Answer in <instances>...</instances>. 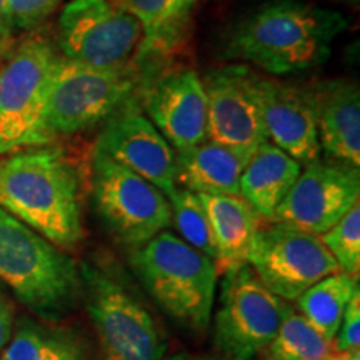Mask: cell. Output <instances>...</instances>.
Instances as JSON below:
<instances>
[{"label": "cell", "mask_w": 360, "mask_h": 360, "mask_svg": "<svg viewBox=\"0 0 360 360\" xmlns=\"http://www.w3.org/2000/svg\"><path fill=\"white\" fill-rule=\"evenodd\" d=\"M321 237L322 244L327 247L335 259L339 270L352 277H359L360 272V205H354L347 214L328 229Z\"/></svg>", "instance_id": "484cf974"}, {"label": "cell", "mask_w": 360, "mask_h": 360, "mask_svg": "<svg viewBox=\"0 0 360 360\" xmlns=\"http://www.w3.org/2000/svg\"><path fill=\"white\" fill-rule=\"evenodd\" d=\"M321 150L328 159L360 165V92L349 80L312 85Z\"/></svg>", "instance_id": "e0dca14e"}, {"label": "cell", "mask_w": 360, "mask_h": 360, "mask_svg": "<svg viewBox=\"0 0 360 360\" xmlns=\"http://www.w3.org/2000/svg\"><path fill=\"white\" fill-rule=\"evenodd\" d=\"M13 37H15V32H13L11 15H8L7 0H0V60L13 47Z\"/></svg>", "instance_id": "f546056e"}, {"label": "cell", "mask_w": 360, "mask_h": 360, "mask_svg": "<svg viewBox=\"0 0 360 360\" xmlns=\"http://www.w3.org/2000/svg\"><path fill=\"white\" fill-rule=\"evenodd\" d=\"M169 202L172 207V222L182 240L215 262V245L209 215L199 193L177 187V191L169 197Z\"/></svg>", "instance_id": "d4e9b609"}, {"label": "cell", "mask_w": 360, "mask_h": 360, "mask_svg": "<svg viewBox=\"0 0 360 360\" xmlns=\"http://www.w3.org/2000/svg\"><path fill=\"white\" fill-rule=\"evenodd\" d=\"M172 360H197V359L187 357V355H180V357H175V359H172Z\"/></svg>", "instance_id": "4dcf8cb0"}, {"label": "cell", "mask_w": 360, "mask_h": 360, "mask_svg": "<svg viewBox=\"0 0 360 360\" xmlns=\"http://www.w3.org/2000/svg\"><path fill=\"white\" fill-rule=\"evenodd\" d=\"M92 202L112 236L130 249L172 224V207L160 188L98 152L92 164Z\"/></svg>", "instance_id": "ba28073f"}, {"label": "cell", "mask_w": 360, "mask_h": 360, "mask_svg": "<svg viewBox=\"0 0 360 360\" xmlns=\"http://www.w3.org/2000/svg\"><path fill=\"white\" fill-rule=\"evenodd\" d=\"M80 274L103 360H164V335L137 297L92 265L80 267Z\"/></svg>", "instance_id": "52a82bcc"}, {"label": "cell", "mask_w": 360, "mask_h": 360, "mask_svg": "<svg viewBox=\"0 0 360 360\" xmlns=\"http://www.w3.org/2000/svg\"><path fill=\"white\" fill-rule=\"evenodd\" d=\"M300 170L302 164L272 142H264L252 154L240 175V197L260 219L270 222L283 197L295 184Z\"/></svg>", "instance_id": "ffe728a7"}, {"label": "cell", "mask_w": 360, "mask_h": 360, "mask_svg": "<svg viewBox=\"0 0 360 360\" xmlns=\"http://www.w3.org/2000/svg\"><path fill=\"white\" fill-rule=\"evenodd\" d=\"M130 265L152 299L175 322L204 332L210 322L219 272L182 238L162 231L130 252Z\"/></svg>", "instance_id": "277c9868"}, {"label": "cell", "mask_w": 360, "mask_h": 360, "mask_svg": "<svg viewBox=\"0 0 360 360\" xmlns=\"http://www.w3.org/2000/svg\"><path fill=\"white\" fill-rule=\"evenodd\" d=\"M262 115L269 142L299 164L321 159L314 87L260 77Z\"/></svg>", "instance_id": "2e32d148"}, {"label": "cell", "mask_w": 360, "mask_h": 360, "mask_svg": "<svg viewBox=\"0 0 360 360\" xmlns=\"http://www.w3.org/2000/svg\"><path fill=\"white\" fill-rule=\"evenodd\" d=\"M0 207L57 247L82 240V180L57 147H30L0 160Z\"/></svg>", "instance_id": "7a4b0ae2"}, {"label": "cell", "mask_w": 360, "mask_h": 360, "mask_svg": "<svg viewBox=\"0 0 360 360\" xmlns=\"http://www.w3.org/2000/svg\"><path fill=\"white\" fill-rule=\"evenodd\" d=\"M357 292H360L359 277L339 270L315 282L295 300L299 314L323 339L332 342L339 330L345 309Z\"/></svg>", "instance_id": "7402d4cb"}, {"label": "cell", "mask_w": 360, "mask_h": 360, "mask_svg": "<svg viewBox=\"0 0 360 360\" xmlns=\"http://www.w3.org/2000/svg\"><path fill=\"white\" fill-rule=\"evenodd\" d=\"M349 2H352V4L355 2V4H357V2H359V0H349Z\"/></svg>", "instance_id": "1f68e13d"}, {"label": "cell", "mask_w": 360, "mask_h": 360, "mask_svg": "<svg viewBox=\"0 0 360 360\" xmlns=\"http://www.w3.org/2000/svg\"><path fill=\"white\" fill-rule=\"evenodd\" d=\"M139 105L170 146L184 150L207 141V98L192 69L143 75Z\"/></svg>", "instance_id": "9a60e30c"}, {"label": "cell", "mask_w": 360, "mask_h": 360, "mask_svg": "<svg viewBox=\"0 0 360 360\" xmlns=\"http://www.w3.org/2000/svg\"><path fill=\"white\" fill-rule=\"evenodd\" d=\"M0 283L45 321H58L84 295L80 267L69 254L0 207Z\"/></svg>", "instance_id": "3957f363"}, {"label": "cell", "mask_w": 360, "mask_h": 360, "mask_svg": "<svg viewBox=\"0 0 360 360\" xmlns=\"http://www.w3.org/2000/svg\"><path fill=\"white\" fill-rule=\"evenodd\" d=\"M359 167L339 160H314L300 170L270 222H283L322 236L359 204Z\"/></svg>", "instance_id": "4fadbf2b"}, {"label": "cell", "mask_w": 360, "mask_h": 360, "mask_svg": "<svg viewBox=\"0 0 360 360\" xmlns=\"http://www.w3.org/2000/svg\"><path fill=\"white\" fill-rule=\"evenodd\" d=\"M85 347L64 328L25 321L6 345L2 360H85Z\"/></svg>", "instance_id": "603a6c76"}, {"label": "cell", "mask_w": 360, "mask_h": 360, "mask_svg": "<svg viewBox=\"0 0 360 360\" xmlns=\"http://www.w3.org/2000/svg\"><path fill=\"white\" fill-rule=\"evenodd\" d=\"M96 152L154 184L167 199L177 191L175 152L142 114L139 97L130 98L103 122Z\"/></svg>", "instance_id": "5bb4252c"}, {"label": "cell", "mask_w": 360, "mask_h": 360, "mask_svg": "<svg viewBox=\"0 0 360 360\" xmlns=\"http://www.w3.org/2000/svg\"><path fill=\"white\" fill-rule=\"evenodd\" d=\"M197 2L199 0H120L124 11L142 27L139 57H155L175 47Z\"/></svg>", "instance_id": "44dd1931"}, {"label": "cell", "mask_w": 360, "mask_h": 360, "mask_svg": "<svg viewBox=\"0 0 360 360\" xmlns=\"http://www.w3.org/2000/svg\"><path fill=\"white\" fill-rule=\"evenodd\" d=\"M60 0H7L13 32H29L56 11Z\"/></svg>", "instance_id": "83f0119b"}, {"label": "cell", "mask_w": 360, "mask_h": 360, "mask_svg": "<svg viewBox=\"0 0 360 360\" xmlns=\"http://www.w3.org/2000/svg\"><path fill=\"white\" fill-rule=\"evenodd\" d=\"M292 310L259 281L249 264L229 270L215 315V345L231 360H252L264 352Z\"/></svg>", "instance_id": "9c48e42d"}, {"label": "cell", "mask_w": 360, "mask_h": 360, "mask_svg": "<svg viewBox=\"0 0 360 360\" xmlns=\"http://www.w3.org/2000/svg\"><path fill=\"white\" fill-rule=\"evenodd\" d=\"M13 321H15V309L11 297L6 294L2 283H0V350L11 340L13 334Z\"/></svg>", "instance_id": "f1b7e54d"}, {"label": "cell", "mask_w": 360, "mask_h": 360, "mask_svg": "<svg viewBox=\"0 0 360 360\" xmlns=\"http://www.w3.org/2000/svg\"><path fill=\"white\" fill-rule=\"evenodd\" d=\"M209 215L219 274L247 264L252 244L260 229V217L240 195L199 193Z\"/></svg>", "instance_id": "d6986e66"}, {"label": "cell", "mask_w": 360, "mask_h": 360, "mask_svg": "<svg viewBox=\"0 0 360 360\" xmlns=\"http://www.w3.org/2000/svg\"><path fill=\"white\" fill-rule=\"evenodd\" d=\"M332 347L345 360H360V292L352 297L345 309Z\"/></svg>", "instance_id": "4316f807"}, {"label": "cell", "mask_w": 360, "mask_h": 360, "mask_svg": "<svg viewBox=\"0 0 360 360\" xmlns=\"http://www.w3.org/2000/svg\"><path fill=\"white\" fill-rule=\"evenodd\" d=\"M250 157L212 141L177 150V186L195 193L240 195V175Z\"/></svg>", "instance_id": "ac0fdd59"}, {"label": "cell", "mask_w": 360, "mask_h": 360, "mask_svg": "<svg viewBox=\"0 0 360 360\" xmlns=\"http://www.w3.org/2000/svg\"><path fill=\"white\" fill-rule=\"evenodd\" d=\"M347 19L304 0H270L236 20L224 35L222 57L270 75L312 70L328 60Z\"/></svg>", "instance_id": "6da1fadb"}, {"label": "cell", "mask_w": 360, "mask_h": 360, "mask_svg": "<svg viewBox=\"0 0 360 360\" xmlns=\"http://www.w3.org/2000/svg\"><path fill=\"white\" fill-rule=\"evenodd\" d=\"M207 98V139L254 154L267 142L260 75L245 65H225L202 79Z\"/></svg>", "instance_id": "7c38bea8"}, {"label": "cell", "mask_w": 360, "mask_h": 360, "mask_svg": "<svg viewBox=\"0 0 360 360\" xmlns=\"http://www.w3.org/2000/svg\"><path fill=\"white\" fill-rule=\"evenodd\" d=\"M264 360H345L332 342L319 334L295 310L283 319L276 337L264 349Z\"/></svg>", "instance_id": "cb8c5ba5"}, {"label": "cell", "mask_w": 360, "mask_h": 360, "mask_svg": "<svg viewBox=\"0 0 360 360\" xmlns=\"http://www.w3.org/2000/svg\"><path fill=\"white\" fill-rule=\"evenodd\" d=\"M57 58L49 40L29 37L0 60V155L56 139L45 112Z\"/></svg>", "instance_id": "5b68a950"}, {"label": "cell", "mask_w": 360, "mask_h": 360, "mask_svg": "<svg viewBox=\"0 0 360 360\" xmlns=\"http://www.w3.org/2000/svg\"><path fill=\"white\" fill-rule=\"evenodd\" d=\"M247 264L283 300H295L321 278L339 272L321 237L283 222L260 225Z\"/></svg>", "instance_id": "8fae6325"}, {"label": "cell", "mask_w": 360, "mask_h": 360, "mask_svg": "<svg viewBox=\"0 0 360 360\" xmlns=\"http://www.w3.org/2000/svg\"><path fill=\"white\" fill-rule=\"evenodd\" d=\"M57 40L62 57L98 69H125L141 49L142 27L110 0H70L58 15Z\"/></svg>", "instance_id": "30bf717a"}, {"label": "cell", "mask_w": 360, "mask_h": 360, "mask_svg": "<svg viewBox=\"0 0 360 360\" xmlns=\"http://www.w3.org/2000/svg\"><path fill=\"white\" fill-rule=\"evenodd\" d=\"M142 80L143 74L134 65L98 69L58 56L45 112L49 129L53 135H72L103 124L139 97Z\"/></svg>", "instance_id": "8992f818"}]
</instances>
